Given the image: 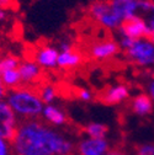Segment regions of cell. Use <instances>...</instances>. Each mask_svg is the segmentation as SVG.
I'll use <instances>...</instances> for the list:
<instances>
[{
  "label": "cell",
  "instance_id": "44dd1931",
  "mask_svg": "<svg viewBox=\"0 0 154 155\" xmlns=\"http://www.w3.org/2000/svg\"><path fill=\"white\" fill-rule=\"evenodd\" d=\"M149 92H150V96H152V99L154 101V81H152L150 85H149Z\"/></svg>",
  "mask_w": 154,
  "mask_h": 155
},
{
  "label": "cell",
  "instance_id": "ba28073f",
  "mask_svg": "<svg viewBox=\"0 0 154 155\" xmlns=\"http://www.w3.org/2000/svg\"><path fill=\"white\" fill-rule=\"evenodd\" d=\"M109 151V143L105 139H86L75 147V155H105Z\"/></svg>",
  "mask_w": 154,
  "mask_h": 155
},
{
  "label": "cell",
  "instance_id": "6da1fadb",
  "mask_svg": "<svg viewBox=\"0 0 154 155\" xmlns=\"http://www.w3.org/2000/svg\"><path fill=\"white\" fill-rule=\"evenodd\" d=\"M11 148L14 155H75V147L70 142L31 118L18 123Z\"/></svg>",
  "mask_w": 154,
  "mask_h": 155
},
{
  "label": "cell",
  "instance_id": "7402d4cb",
  "mask_svg": "<svg viewBox=\"0 0 154 155\" xmlns=\"http://www.w3.org/2000/svg\"><path fill=\"white\" fill-rule=\"evenodd\" d=\"M5 17H6V14H5V11H4V10H0V21H2V20H4Z\"/></svg>",
  "mask_w": 154,
  "mask_h": 155
},
{
  "label": "cell",
  "instance_id": "4fadbf2b",
  "mask_svg": "<svg viewBox=\"0 0 154 155\" xmlns=\"http://www.w3.org/2000/svg\"><path fill=\"white\" fill-rule=\"evenodd\" d=\"M2 80L3 83L10 89V87H14L16 85H18L21 83V75H20V71L16 70V69H11V70H8L5 71L3 75H2Z\"/></svg>",
  "mask_w": 154,
  "mask_h": 155
},
{
  "label": "cell",
  "instance_id": "2e32d148",
  "mask_svg": "<svg viewBox=\"0 0 154 155\" xmlns=\"http://www.w3.org/2000/svg\"><path fill=\"white\" fill-rule=\"evenodd\" d=\"M55 89L53 86V84L51 85H47L42 89V92H41V96H40V99L45 102V104H49L54 97H55Z\"/></svg>",
  "mask_w": 154,
  "mask_h": 155
},
{
  "label": "cell",
  "instance_id": "277c9868",
  "mask_svg": "<svg viewBox=\"0 0 154 155\" xmlns=\"http://www.w3.org/2000/svg\"><path fill=\"white\" fill-rule=\"evenodd\" d=\"M18 123L10 105L0 102V138L5 139L11 145L16 138Z\"/></svg>",
  "mask_w": 154,
  "mask_h": 155
},
{
  "label": "cell",
  "instance_id": "30bf717a",
  "mask_svg": "<svg viewBox=\"0 0 154 155\" xmlns=\"http://www.w3.org/2000/svg\"><path fill=\"white\" fill-rule=\"evenodd\" d=\"M74 132L78 134H88L90 139H105L106 134L109 133V127L101 123H90L86 126H74Z\"/></svg>",
  "mask_w": 154,
  "mask_h": 155
},
{
  "label": "cell",
  "instance_id": "d6986e66",
  "mask_svg": "<svg viewBox=\"0 0 154 155\" xmlns=\"http://www.w3.org/2000/svg\"><path fill=\"white\" fill-rule=\"evenodd\" d=\"M9 90H10V89H9V87L3 83V80H2V79H0V99L8 95Z\"/></svg>",
  "mask_w": 154,
  "mask_h": 155
},
{
  "label": "cell",
  "instance_id": "8992f818",
  "mask_svg": "<svg viewBox=\"0 0 154 155\" xmlns=\"http://www.w3.org/2000/svg\"><path fill=\"white\" fill-rule=\"evenodd\" d=\"M127 59L134 64L146 65L154 63V47L148 42L137 41L132 48L125 51Z\"/></svg>",
  "mask_w": 154,
  "mask_h": 155
},
{
  "label": "cell",
  "instance_id": "8fae6325",
  "mask_svg": "<svg viewBox=\"0 0 154 155\" xmlns=\"http://www.w3.org/2000/svg\"><path fill=\"white\" fill-rule=\"evenodd\" d=\"M111 8L122 21L125 17L134 14V11L137 10V2L136 0H113Z\"/></svg>",
  "mask_w": 154,
  "mask_h": 155
},
{
  "label": "cell",
  "instance_id": "5bb4252c",
  "mask_svg": "<svg viewBox=\"0 0 154 155\" xmlns=\"http://www.w3.org/2000/svg\"><path fill=\"white\" fill-rule=\"evenodd\" d=\"M17 65H20V59L15 55H8L0 61V75H3L5 71L15 69Z\"/></svg>",
  "mask_w": 154,
  "mask_h": 155
},
{
  "label": "cell",
  "instance_id": "7c38bea8",
  "mask_svg": "<svg viewBox=\"0 0 154 155\" xmlns=\"http://www.w3.org/2000/svg\"><path fill=\"white\" fill-rule=\"evenodd\" d=\"M43 114L48 122L57 124V126H62V124H69V126H74L73 121L65 114V112L58 110L54 106H47L43 111Z\"/></svg>",
  "mask_w": 154,
  "mask_h": 155
},
{
  "label": "cell",
  "instance_id": "7a4b0ae2",
  "mask_svg": "<svg viewBox=\"0 0 154 155\" xmlns=\"http://www.w3.org/2000/svg\"><path fill=\"white\" fill-rule=\"evenodd\" d=\"M12 94L9 96V104L11 108L26 117H33L40 114L43 110L41 99L38 96L21 90H11Z\"/></svg>",
  "mask_w": 154,
  "mask_h": 155
},
{
  "label": "cell",
  "instance_id": "ac0fdd59",
  "mask_svg": "<svg viewBox=\"0 0 154 155\" xmlns=\"http://www.w3.org/2000/svg\"><path fill=\"white\" fill-rule=\"evenodd\" d=\"M105 155H128V154H127L126 149H123L122 145H120V147H115V148L110 149Z\"/></svg>",
  "mask_w": 154,
  "mask_h": 155
},
{
  "label": "cell",
  "instance_id": "5b68a950",
  "mask_svg": "<svg viewBox=\"0 0 154 155\" xmlns=\"http://www.w3.org/2000/svg\"><path fill=\"white\" fill-rule=\"evenodd\" d=\"M128 96V87L126 85H117V86H105L101 90H98L94 95V101L112 106L122 102Z\"/></svg>",
  "mask_w": 154,
  "mask_h": 155
},
{
  "label": "cell",
  "instance_id": "52a82bcc",
  "mask_svg": "<svg viewBox=\"0 0 154 155\" xmlns=\"http://www.w3.org/2000/svg\"><path fill=\"white\" fill-rule=\"evenodd\" d=\"M120 30L127 38L136 41H139L141 37L146 38L149 32L146 22L137 15H129L125 17L120 24Z\"/></svg>",
  "mask_w": 154,
  "mask_h": 155
},
{
  "label": "cell",
  "instance_id": "9c48e42d",
  "mask_svg": "<svg viewBox=\"0 0 154 155\" xmlns=\"http://www.w3.org/2000/svg\"><path fill=\"white\" fill-rule=\"evenodd\" d=\"M129 110L138 116H147L153 112V101L146 94L134 96L129 101Z\"/></svg>",
  "mask_w": 154,
  "mask_h": 155
},
{
  "label": "cell",
  "instance_id": "3957f363",
  "mask_svg": "<svg viewBox=\"0 0 154 155\" xmlns=\"http://www.w3.org/2000/svg\"><path fill=\"white\" fill-rule=\"evenodd\" d=\"M112 2L110 0H95L88 9L89 16L106 27H117L121 24V18L113 12Z\"/></svg>",
  "mask_w": 154,
  "mask_h": 155
},
{
  "label": "cell",
  "instance_id": "9a60e30c",
  "mask_svg": "<svg viewBox=\"0 0 154 155\" xmlns=\"http://www.w3.org/2000/svg\"><path fill=\"white\" fill-rule=\"evenodd\" d=\"M132 148L134 155H154V144L152 143H134Z\"/></svg>",
  "mask_w": 154,
  "mask_h": 155
},
{
  "label": "cell",
  "instance_id": "ffe728a7",
  "mask_svg": "<svg viewBox=\"0 0 154 155\" xmlns=\"http://www.w3.org/2000/svg\"><path fill=\"white\" fill-rule=\"evenodd\" d=\"M0 155H8V145L0 138Z\"/></svg>",
  "mask_w": 154,
  "mask_h": 155
},
{
  "label": "cell",
  "instance_id": "e0dca14e",
  "mask_svg": "<svg viewBox=\"0 0 154 155\" xmlns=\"http://www.w3.org/2000/svg\"><path fill=\"white\" fill-rule=\"evenodd\" d=\"M18 9H20L18 0H0V10L18 11Z\"/></svg>",
  "mask_w": 154,
  "mask_h": 155
}]
</instances>
